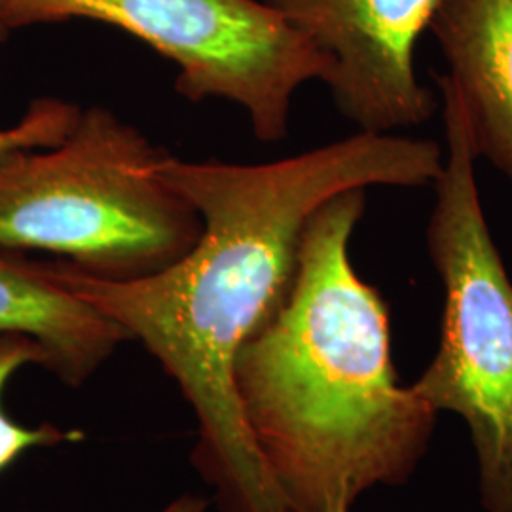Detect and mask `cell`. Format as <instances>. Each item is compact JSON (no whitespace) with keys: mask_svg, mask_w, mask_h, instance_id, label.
<instances>
[{"mask_svg":"<svg viewBox=\"0 0 512 512\" xmlns=\"http://www.w3.org/2000/svg\"><path fill=\"white\" fill-rule=\"evenodd\" d=\"M8 37H10V33H8V31H6V29L0 25V42H4V40H6Z\"/></svg>","mask_w":512,"mask_h":512,"instance_id":"cell-12","label":"cell"},{"mask_svg":"<svg viewBox=\"0 0 512 512\" xmlns=\"http://www.w3.org/2000/svg\"><path fill=\"white\" fill-rule=\"evenodd\" d=\"M442 167L439 143L370 131L268 164L165 154L160 175L202 219L196 245L164 270L135 279L99 277L71 262H55V275L143 342L179 384L238 511L287 512L239 410V349L289 296L306 226L321 205L370 186H429Z\"/></svg>","mask_w":512,"mask_h":512,"instance_id":"cell-1","label":"cell"},{"mask_svg":"<svg viewBox=\"0 0 512 512\" xmlns=\"http://www.w3.org/2000/svg\"><path fill=\"white\" fill-rule=\"evenodd\" d=\"M366 190L311 217L289 296L239 349V410L287 512H349L376 486L404 484L437 412L399 384L382 294L351 264Z\"/></svg>","mask_w":512,"mask_h":512,"instance_id":"cell-2","label":"cell"},{"mask_svg":"<svg viewBox=\"0 0 512 512\" xmlns=\"http://www.w3.org/2000/svg\"><path fill=\"white\" fill-rule=\"evenodd\" d=\"M80 109L57 97L35 99L16 126L0 129V156L59 145L74 128Z\"/></svg>","mask_w":512,"mask_h":512,"instance_id":"cell-10","label":"cell"},{"mask_svg":"<svg viewBox=\"0 0 512 512\" xmlns=\"http://www.w3.org/2000/svg\"><path fill=\"white\" fill-rule=\"evenodd\" d=\"M167 154L103 107L80 110L52 148L0 156V249L65 256L88 274L135 279L186 255L198 211L165 183Z\"/></svg>","mask_w":512,"mask_h":512,"instance_id":"cell-3","label":"cell"},{"mask_svg":"<svg viewBox=\"0 0 512 512\" xmlns=\"http://www.w3.org/2000/svg\"><path fill=\"white\" fill-rule=\"evenodd\" d=\"M46 366V353L35 340L23 334H0V471L37 446H52L69 439L67 433L52 425L25 427L12 420L2 406V393L19 368Z\"/></svg>","mask_w":512,"mask_h":512,"instance_id":"cell-9","label":"cell"},{"mask_svg":"<svg viewBox=\"0 0 512 512\" xmlns=\"http://www.w3.org/2000/svg\"><path fill=\"white\" fill-rule=\"evenodd\" d=\"M476 156L512 181V0H440L429 23Z\"/></svg>","mask_w":512,"mask_h":512,"instance_id":"cell-7","label":"cell"},{"mask_svg":"<svg viewBox=\"0 0 512 512\" xmlns=\"http://www.w3.org/2000/svg\"><path fill=\"white\" fill-rule=\"evenodd\" d=\"M446 133L427 249L444 287L439 349L412 384L435 412L467 423L480 501L512 512V279L490 232L476 183L475 143L458 90L437 76Z\"/></svg>","mask_w":512,"mask_h":512,"instance_id":"cell-4","label":"cell"},{"mask_svg":"<svg viewBox=\"0 0 512 512\" xmlns=\"http://www.w3.org/2000/svg\"><path fill=\"white\" fill-rule=\"evenodd\" d=\"M325 57L340 112L361 131L427 122L437 97L416 74V42L440 0H266Z\"/></svg>","mask_w":512,"mask_h":512,"instance_id":"cell-6","label":"cell"},{"mask_svg":"<svg viewBox=\"0 0 512 512\" xmlns=\"http://www.w3.org/2000/svg\"><path fill=\"white\" fill-rule=\"evenodd\" d=\"M162 512H203V503L194 497H181Z\"/></svg>","mask_w":512,"mask_h":512,"instance_id":"cell-11","label":"cell"},{"mask_svg":"<svg viewBox=\"0 0 512 512\" xmlns=\"http://www.w3.org/2000/svg\"><path fill=\"white\" fill-rule=\"evenodd\" d=\"M95 19L141 38L179 67L190 101L228 99L264 143L287 137L296 90L327 74V61L266 0H0V25Z\"/></svg>","mask_w":512,"mask_h":512,"instance_id":"cell-5","label":"cell"},{"mask_svg":"<svg viewBox=\"0 0 512 512\" xmlns=\"http://www.w3.org/2000/svg\"><path fill=\"white\" fill-rule=\"evenodd\" d=\"M0 334H23L65 382L88 378L128 332L61 285L54 262L0 249Z\"/></svg>","mask_w":512,"mask_h":512,"instance_id":"cell-8","label":"cell"}]
</instances>
